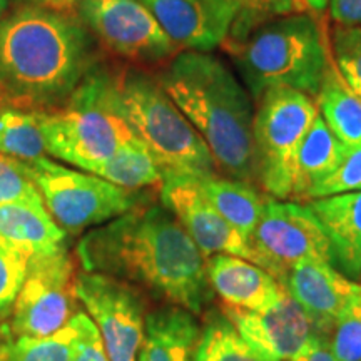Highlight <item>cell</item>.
<instances>
[{"label":"cell","instance_id":"17","mask_svg":"<svg viewBox=\"0 0 361 361\" xmlns=\"http://www.w3.org/2000/svg\"><path fill=\"white\" fill-rule=\"evenodd\" d=\"M211 288L224 306L261 310L278 300L283 284L250 259L231 255H214L206 259Z\"/></svg>","mask_w":361,"mask_h":361},{"label":"cell","instance_id":"40","mask_svg":"<svg viewBox=\"0 0 361 361\" xmlns=\"http://www.w3.org/2000/svg\"><path fill=\"white\" fill-rule=\"evenodd\" d=\"M12 6V0H0V22L6 19V16L11 12Z\"/></svg>","mask_w":361,"mask_h":361},{"label":"cell","instance_id":"18","mask_svg":"<svg viewBox=\"0 0 361 361\" xmlns=\"http://www.w3.org/2000/svg\"><path fill=\"white\" fill-rule=\"evenodd\" d=\"M322 223L336 264L351 281L361 278V191L308 201Z\"/></svg>","mask_w":361,"mask_h":361},{"label":"cell","instance_id":"22","mask_svg":"<svg viewBox=\"0 0 361 361\" xmlns=\"http://www.w3.org/2000/svg\"><path fill=\"white\" fill-rule=\"evenodd\" d=\"M207 201L229 224L246 239L255 231L271 196H264L252 184L243 183L226 176H211L197 179Z\"/></svg>","mask_w":361,"mask_h":361},{"label":"cell","instance_id":"28","mask_svg":"<svg viewBox=\"0 0 361 361\" xmlns=\"http://www.w3.org/2000/svg\"><path fill=\"white\" fill-rule=\"evenodd\" d=\"M0 204L45 207L40 191L22 161L0 154Z\"/></svg>","mask_w":361,"mask_h":361},{"label":"cell","instance_id":"7","mask_svg":"<svg viewBox=\"0 0 361 361\" xmlns=\"http://www.w3.org/2000/svg\"><path fill=\"white\" fill-rule=\"evenodd\" d=\"M35 114L49 157L85 173H94L135 135L123 117L97 101L85 79L64 106Z\"/></svg>","mask_w":361,"mask_h":361},{"label":"cell","instance_id":"23","mask_svg":"<svg viewBox=\"0 0 361 361\" xmlns=\"http://www.w3.org/2000/svg\"><path fill=\"white\" fill-rule=\"evenodd\" d=\"M316 104L324 123L345 146H361V96L345 82L333 64L316 96Z\"/></svg>","mask_w":361,"mask_h":361},{"label":"cell","instance_id":"16","mask_svg":"<svg viewBox=\"0 0 361 361\" xmlns=\"http://www.w3.org/2000/svg\"><path fill=\"white\" fill-rule=\"evenodd\" d=\"M283 286L308 311L323 335H331L335 323L361 291V284L351 281L331 263L316 259L298 263Z\"/></svg>","mask_w":361,"mask_h":361},{"label":"cell","instance_id":"13","mask_svg":"<svg viewBox=\"0 0 361 361\" xmlns=\"http://www.w3.org/2000/svg\"><path fill=\"white\" fill-rule=\"evenodd\" d=\"M223 313L266 361L293 360L322 333L308 311L284 286L278 300L266 308L239 310L224 306Z\"/></svg>","mask_w":361,"mask_h":361},{"label":"cell","instance_id":"20","mask_svg":"<svg viewBox=\"0 0 361 361\" xmlns=\"http://www.w3.org/2000/svg\"><path fill=\"white\" fill-rule=\"evenodd\" d=\"M66 238L47 207L0 204V246L34 258L64 250Z\"/></svg>","mask_w":361,"mask_h":361},{"label":"cell","instance_id":"32","mask_svg":"<svg viewBox=\"0 0 361 361\" xmlns=\"http://www.w3.org/2000/svg\"><path fill=\"white\" fill-rule=\"evenodd\" d=\"M239 7V13L234 20L228 39H239L263 22L274 17L300 12L295 0H233Z\"/></svg>","mask_w":361,"mask_h":361},{"label":"cell","instance_id":"10","mask_svg":"<svg viewBox=\"0 0 361 361\" xmlns=\"http://www.w3.org/2000/svg\"><path fill=\"white\" fill-rule=\"evenodd\" d=\"M251 261L283 284L288 273L306 259L333 264V251L322 223L308 204L271 197L247 239Z\"/></svg>","mask_w":361,"mask_h":361},{"label":"cell","instance_id":"12","mask_svg":"<svg viewBox=\"0 0 361 361\" xmlns=\"http://www.w3.org/2000/svg\"><path fill=\"white\" fill-rule=\"evenodd\" d=\"M79 303L96 323L111 361H139L146 310L137 288L101 273L78 274Z\"/></svg>","mask_w":361,"mask_h":361},{"label":"cell","instance_id":"21","mask_svg":"<svg viewBox=\"0 0 361 361\" xmlns=\"http://www.w3.org/2000/svg\"><path fill=\"white\" fill-rule=\"evenodd\" d=\"M346 152L348 146L331 133L322 114L316 116L298 149L291 200L306 201L310 189L331 174L345 159Z\"/></svg>","mask_w":361,"mask_h":361},{"label":"cell","instance_id":"38","mask_svg":"<svg viewBox=\"0 0 361 361\" xmlns=\"http://www.w3.org/2000/svg\"><path fill=\"white\" fill-rule=\"evenodd\" d=\"M13 335L8 324H0V361H11Z\"/></svg>","mask_w":361,"mask_h":361},{"label":"cell","instance_id":"14","mask_svg":"<svg viewBox=\"0 0 361 361\" xmlns=\"http://www.w3.org/2000/svg\"><path fill=\"white\" fill-rule=\"evenodd\" d=\"M161 202L173 213L202 255H231L251 261L247 239L238 233L207 201L197 179L171 178L162 180Z\"/></svg>","mask_w":361,"mask_h":361},{"label":"cell","instance_id":"36","mask_svg":"<svg viewBox=\"0 0 361 361\" xmlns=\"http://www.w3.org/2000/svg\"><path fill=\"white\" fill-rule=\"evenodd\" d=\"M290 361H336L333 355L331 343H329V335H316L303 350L298 353L295 358Z\"/></svg>","mask_w":361,"mask_h":361},{"label":"cell","instance_id":"6","mask_svg":"<svg viewBox=\"0 0 361 361\" xmlns=\"http://www.w3.org/2000/svg\"><path fill=\"white\" fill-rule=\"evenodd\" d=\"M24 164L49 214L69 234L109 223L151 201L146 191L121 188L92 173L59 164L49 156Z\"/></svg>","mask_w":361,"mask_h":361},{"label":"cell","instance_id":"26","mask_svg":"<svg viewBox=\"0 0 361 361\" xmlns=\"http://www.w3.org/2000/svg\"><path fill=\"white\" fill-rule=\"evenodd\" d=\"M196 361H266L239 335L224 313H209L201 326Z\"/></svg>","mask_w":361,"mask_h":361},{"label":"cell","instance_id":"8","mask_svg":"<svg viewBox=\"0 0 361 361\" xmlns=\"http://www.w3.org/2000/svg\"><path fill=\"white\" fill-rule=\"evenodd\" d=\"M318 114L314 99L300 90L274 87L259 97L255 144L258 184L268 196L291 200L298 149Z\"/></svg>","mask_w":361,"mask_h":361},{"label":"cell","instance_id":"30","mask_svg":"<svg viewBox=\"0 0 361 361\" xmlns=\"http://www.w3.org/2000/svg\"><path fill=\"white\" fill-rule=\"evenodd\" d=\"M329 343L336 361H361V291L335 323Z\"/></svg>","mask_w":361,"mask_h":361},{"label":"cell","instance_id":"34","mask_svg":"<svg viewBox=\"0 0 361 361\" xmlns=\"http://www.w3.org/2000/svg\"><path fill=\"white\" fill-rule=\"evenodd\" d=\"M72 361H111L104 348L101 333L87 313L84 316L82 333H80L78 351Z\"/></svg>","mask_w":361,"mask_h":361},{"label":"cell","instance_id":"41","mask_svg":"<svg viewBox=\"0 0 361 361\" xmlns=\"http://www.w3.org/2000/svg\"><path fill=\"white\" fill-rule=\"evenodd\" d=\"M6 106H8V102L2 97V94H0V109H2V107H6Z\"/></svg>","mask_w":361,"mask_h":361},{"label":"cell","instance_id":"37","mask_svg":"<svg viewBox=\"0 0 361 361\" xmlns=\"http://www.w3.org/2000/svg\"><path fill=\"white\" fill-rule=\"evenodd\" d=\"M80 0H12L13 7L29 6V7H42L51 8V11L74 12Z\"/></svg>","mask_w":361,"mask_h":361},{"label":"cell","instance_id":"39","mask_svg":"<svg viewBox=\"0 0 361 361\" xmlns=\"http://www.w3.org/2000/svg\"><path fill=\"white\" fill-rule=\"evenodd\" d=\"M295 4L300 8V12L308 11V8L314 12H323L328 7L329 0H295Z\"/></svg>","mask_w":361,"mask_h":361},{"label":"cell","instance_id":"33","mask_svg":"<svg viewBox=\"0 0 361 361\" xmlns=\"http://www.w3.org/2000/svg\"><path fill=\"white\" fill-rule=\"evenodd\" d=\"M29 259L19 251L0 246V322L12 313L29 269Z\"/></svg>","mask_w":361,"mask_h":361},{"label":"cell","instance_id":"1","mask_svg":"<svg viewBox=\"0 0 361 361\" xmlns=\"http://www.w3.org/2000/svg\"><path fill=\"white\" fill-rule=\"evenodd\" d=\"M82 271L117 278L194 314L214 291L206 256L164 204L146 202L80 239Z\"/></svg>","mask_w":361,"mask_h":361},{"label":"cell","instance_id":"19","mask_svg":"<svg viewBox=\"0 0 361 361\" xmlns=\"http://www.w3.org/2000/svg\"><path fill=\"white\" fill-rule=\"evenodd\" d=\"M201 324L196 314L168 305L146 316L139 361H196Z\"/></svg>","mask_w":361,"mask_h":361},{"label":"cell","instance_id":"3","mask_svg":"<svg viewBox=\"0 0 361 361\" xmlns=\"http://www.w3.org/2000/svg\"><path fill=\"white\" fill-rule=\"evenodd\" d=\"M157 79L201 135L218 173L258 184L255 111L233 71L213 54L184 51L171 59Z\"/></svg>","mask_w":361,"mask_h":361},{"label":"cell","instance_id":"24","mask_svg":"<svg viewBox=\"0 0 361 361\" xmlns=\"http://www.w3.org/2000/svg\"><path fill=\"white\" fill-rule=\"evenodd\" d=\"M92 174L117 186L142 191L162 186V174L154 157L139 137L129 139L111 159L102 162Z\"/></svg>","mask_w":361,"mask_h":361},{"label":"cell","instance_id":"2","mask_svg":"<svg viewBox=\"0 0 361 361\" xmlns=\"http://www.w3.org/2000/svg\"><path fill=\"white\" fill-rule=\"evenodd\" d=\"M102 61L75 12L19 6L0 22V94L24 111H52Z\"/></svg>","mask_w":361,"mask_h":361},{"label":"cell","instance_id":"25","mask_svg":"<svg viewBox=\"0 0 361 361\" xmlns=\"http://www.w3.org/2000/svg\"><path fill=\"white\" fill-rule=\"evenodd\" d=\"M0 154L22 162L47 157L37 114L8 106L0 109Z\"/></svg>","mask_w":361,"mask_h":361},{"label":"cell","instance_id":"15","mask_svg":"<svg viewBox=\"0 0 361 361\" xmlns=\"http://www.w3.org/2000/svg\"><path fill=\"white\" fill-rule=\"evenodd\" d=\"M179 51L211 52L228 40L239 7L233 0H142Z\"/></svg>","mask_w":361,"mask_h":361},{"label":"cell","instance_id":"31","mask_svg":"<svg viewBox=\"0 0 361 361\" xmlns=\"http://www.w3.org/2000/svg\"><path fill=\"white\" fill-rule=\"evenodd\" d=\"M355 191H361V146H348V152L341 164L310 189L306 201Z\"/></svg>","mask_w":361,"mask_h":361},{"label":"cell","instance_id":"5","mask_svg":"<svg viewBox=\"0 0 361 361\" xmlns=\"http://www.w3.org/2000/svg\"><path fill=\"white\" fill-rule=\"evenodd\" d=\"M231 52L256 101L274 87L300 90L316 99L331 67L318 22L303 12L274 17L231 39Z\"/></svg>","mask_w":361,"mask_h":361},{"label":"cell","instance_id":"27","mask_svg":"<svg viewBox=\"0 0 361 361\" xmlns=\"http://www.w3.org/2000/svg\"><path fill=\"white\" fill-rule=\"evenodd\" d=\"M84 311H79L64 328L42 338H13L11 361H72L82 333Z\"/></svg>","mask_w":361,"mask_h":361},{"label":"cell","instance_id":"35","mask_svg":"<svg viewBox=\"0 0 361 361\" xmlns=\"http://www.w3.org/2000/svg\"><path fill=\"white\" fill-rule=\"evenodd\" d=\"M329 12L341 27H361V0H329Z\"/></svg>","mask_w":361,"mask_h":361},{"label":"cell","instance_id":"11","mask_svg":"<svg viewBox=\"0 0 361 361\" xmlns=\"http://www.w3.org/2000/svg\"><path fill=\"white\" fill-rule=\"evenodd\" d=\"M74 12L99 47L130 64H161L179 52L142 0H80Z\"/></svg>","mask_w":361,"mask_h":361},{"label":"cell","instance_id":"9","mask_svg":"<svg viewBox=\"0 0 361 361\" xmlns=\"http://www.w3.org/2000/svg\"><path fill=\"white\" fill-rule=\"evenodd\" d=\"M78 266L67 247L29 259L24 284L13 303V338H42L57 333L79 313Z\"/></svg>","mask_w":361,"mask_h":361},{"label":"cell","instance_id":"29","mask_svg":"<svg viewBox=\"0 0 361 361\" xmlns=\"http://www.w3.org/2000/svg\"><path fill=\"white\" fill-rule=\"evenodd\" d=\"M333 49L338 72L361 96V27H338L333 34Z\"/></svg>","mask_w":361,"mask_h":361},{"label":"cell","instance_id":"4","mask_svg":"<svg viewBox=\"0 0 361 361\" xmlns=\"http://www.w3.org/2000/svg\"><path fill=\"white\" fill-rule=\"evenodd\" d=\"M85 84L141 139L159 166L162 179L219 174L201 135L154 75L134 66H111L102 59Z\"/></svg>","mask_w":361,"mask_h":361}]
</instances>
